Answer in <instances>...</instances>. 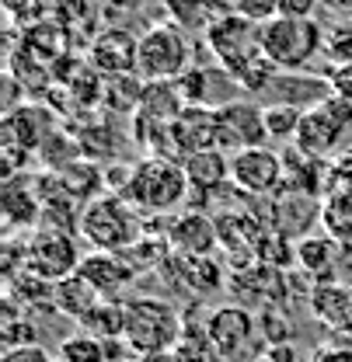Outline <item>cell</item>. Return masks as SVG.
I'll return each mask as SVG.
<instances>
[{
    "instance_id": "6da1fadb",
    "label": "cell",
    "mask_w": 352,
    "mask_h": 362,
    "mask_svg": "<svg viewBox=\"0 0 352 362\" xmlns=\"http://www.w3.org/2000/svg\"><path fill=\"white\" fill-rule=\"evenodd\" d=\"M188 188L192 185H188V175L178 157H147V160L132 164V175L119 195H126V202L140 213L164 216V213H175L185 202Z\"/></svg>"
},
{
    "instance_id": "7a4b0ae2",
    "label": "cell",
    "mask_w": 352,
    "mask_h": 362,
    "mask_svg": "<svg viewBox=\"0 0 352 362\" xmlns=\"http://www.w3.org/2000/svg\"><path fill=\"white\" fill-rule=\"evenodd\" d=\"M81 237L94 251H112V255H130L132 247L143 240V223L140 209H132L126 195L105 192L91 199L81 209Z\"/></svg>"
},
{
    "instance_id": "3957f363",
    "label": "cell",
    "mask_w": 352,
    "mask_h": 362,
    "mask_svg": "<svg viewBox=\"0 0 352 362\" xmlns=\"http://www.w3.org/2000/svg\"><path fill=\"white\" fill-rule=\"evenodd\" d=\"M259 45L276 70H304L317 52H324V28L314 18H268L262 21Z\"/></svg>"
},
{
    "instance_id": "277c9868",
    "label": "cell",
    "mask_w": 352,
    "mask_h": 362,
    "mask_svg": "<svg viewBox=\"0 0 352 362\" xmlns=\"http://www.w3.org/2000/svg\"><path fill=\"white\" fill-rule=\"evenodd\" d=\"M181 317L171 303L140 296L126 303V345L140 356H164L171 352L181 338Z\"/></svg>"
},
{
    "instance_id": "5b68a950",
    "label": "cell",
    "mask_w": 352,
    "mask_h": 362,
    "mask_svg": "<svg viewBox=\"0 0 352 362\" xmlns=\"http://www.w3.org/2000/svg\"><path fill=\"white\" fill-rule=\"evenodd\" d=\"M185 70H188V39L178 25L164 21V25H154L147 35H140L136 77L143 84L178 81Z\"/></svg>"
},
{
    "instance_id": "8992f818",
    "label": "cell",
    "mask_w": 352,
    "mask_h": 362,
    "mask_svg": "<svg viewBox=\"0 0 352 362\" xmlns=\"http://www.w3.org/2000/svg\"><path fill=\"white\" fill-rule=\"evenodd\" d=\"M352 133V101L331 94L324 105L304 112V122H300V133L293 139V146H300L310 157H331L342 139H349Z\"/></svg>"
},
{
    "instance_id": "52a82bcc",
    "label": "cell",
    "mask_w": 352,
    "mask_h": 362,
    "mask_svg": "<svg viewBox=\"0 0 352 362\" xmlns=\"http://www.w3.org/2000/svg\"><path fill=\"white\" fill-rule=\"evenodd\" d=\"M259 32H262L259 21H251L241 11H230V14H217V21L206 28V42L213 49V56L220 59L223 70L234 74V70H241L248 59H255L262 52Z\"/></svg>"
},
{
    "instance_id": "ba28073f",
    "label": "cell",
    "mask_w": 352,
    "mask_h": 362,
    "mask_svg": "<svg viewBox=\"0 0 352 362\" xmlns=\"http://www.w3.org/2000/svg\"><path fill=\"white\" fill-rule=\"evenodd\" d=\"M81 262H84V255L77 251V240L67 230H45V226H39L32 233V240L25 244V269L42 275L45 282H52V286L59 279L74 275L81 269Z\"/></svg>"
},
{
    "instance_id": "9c48e42d",
    "label": "cell",
    "mask_w": 352,
    "mask_h": 362,
    "mask_svg": "<svg viewBox=\"0 0 352 362\" xmlns=\"http://www.w3.org/2000/svg\"><path fill=\"white\" fill-rule=\"evenodd\" d=\"M283 178H286L283 153H276L268 146H251V150H241L230 157V181L251 199L283 195Z\"/></svg>"
},
{
    "instance_id": "30bf717a",
    "label": "cell",
    "mask_w": 352,
    "mask_h": 362,
    "mask_svg": "<svg viewBox=\"0 0 352 362\" xmlns=\"http://www.w3.org/2000/svg\"><path fill=\"white\" fill-rule=\"evenodd\" d=\"M220 119V150H251V146H265L268 129H265V108L255 101H230L217 108Z\"/></svg>"
},
{
    "instance_id": "8fae6325",
    "label": "cell",
    "mask_w": 352,
    "mask_h": 362,
    "mask_svg": "<svg viewBox=\"0 0 352 362\" xmlns=\"http://www.w3.org/2000/svg\"><path fill=\"white\" fill-rule=\"evenodd\" d=\"M175 84L185 105H203V108H223L230 101H241V90H244L234 81V74L223 66H188Z\"/></svg>"
},
{
    "instance_id": "7c38bea8",
    "label": "cell",
    "mask_w": 352,
    "mask_h": 362,
    "mask_svg": "<svg viewBox=\"0 0 352 362\" xmlns=\"http://www.w3.org/2000/svg\"><path fill=\"white\" fill-rule=\"evenodd\" d=\"M255 327H259V320L248 314L241 303L217 307L213 314L206 317V338H210V345H213V352L220 359H237L251 345Z\"/></svg>"
},
{
    "instance_id": "4fadbf2b",
    "label": "cell",
    "mask_w": 352,
    "mask_h": 362,
    "mask_svg": "<svg viewBox=\"0 0 352 362\" xmlns=\"http://www.w3.org/2000/svg\"><path fill=\"white\" fill-rule=\"evenodd\" d=\"M217 233H220V247L227 255L241 258L244 265H255L268 226L251 209H223L217 216Z\"/></svg>"
},
{
    "instance_id": "5bb4252c",
    "label": "cell",
    "mask_w": 352,
    "mask_h": 362,
    "mask_svg": "<svg viewBox=\"0 0 352 362\" xmlns=\"http://www.w3.org/2000/svg\"><path fill=\"white\" fill-rule=\"evenodd\" d=\"M268 101L265 105H290V108H300L310 112L317 105H324L335 90L328 84L324 74H304V70H279L272 77V84L265 88Z\"/></svg>"
},
{
    "instance_id": "9a60e30c",
    "label": "cell",
    "mask_w": 352,
    "mask_h": 362,
    "mask_svg": "<svg viewBox=\"0 0 352 362\" xmlns=\"http://www.w3.org/2000/svg\"><path fill=\"white\" fill-rule=\"evenodd\" d=\"M220 146V119L217 108H203V105H185L181 115L171 122V150L181 157H192L199 150H213Z\"/></svg>"
},
{
    "instance_id": "2e32d148",
    "label": "cell",
    "mask_w": 352,
    "mask_h": 362,
    "mask_svg": "<svg viewBox=\"0 0 352 362\" xmlns=\"http://www.w3.org/2000/svg\"><path fill=\"white\" fill-rule=\"evenodd\" d=\"M136 52L140 39H132L123 28H101V35L88 45V63L101 77H130L136 74Z\"/></svg>"
},
{
    "instance_id": "e0dca14e",
    "label": "cell",
    "mask_w": 352,
    "mask_h": 362,
    "mask_svg": "<svg viewBox=\"0 0 352 362\" xmlns=\"http://www.w3.org/2000/svg\"><path fill=\"white\" fill-rule=\"evenodd\" d=\"M164 240L171 244L175 255H213L220 247V233L217 220L199 213V209H185L175 220H168Z\"/></svg>"
},
{
    "instance_id": "ac0fdd59",
    "label": "cell",
    "mask_w": 352,
    "mask_h": 362,
    "mask_svg": "<svg viewBox=\"0 0 352 362\" xmlns=\"http://www.w3.org/2000/svg\"><path fill=\"white\" fill-rule=\"evenodd\" d=\"M81 275L101 293V300H119L123 289L136 279V265L126 262V255H112V251H91L81 262Z\"/></svg>"
},
{
    "instance_id": "d6986e66",
    "label": "cell",
    "mask_w": 352,
    "mask_h": 362,
    "mask_svg": "<svg viewBox=\"0 0 352 362\" xmlns=\"http://www.w3.org/2000/svg\"><path fill=\"white\" fill-rule=\"evenodd\" d=\"M310 314L331 331L352 334V286L346 282H314L310 289Z\"/></svg>"
},
{
    "instance_id": "ffe728a7",
    "label": "cell",
    "mask_w": 352,
    "mask_h": 362,
    "mask_svg": "<svg viewBox=\"0 0 352 362\" xmlns=\"http://www.w3.org/2000/svg\"><path fill=\"white\" fill-rule=\"evenodd\" d=\"M171 272L178 275V282H185L188 289H195L199 296H210L223 289L227 275H223V265L213 258V255H175L171 251Z\"/></svg>"
},
{
    "instance_id": "44dd1931",
    "label": "cell",
    "mask_w": 352,
    "mask_h": 362,
    "mask_svg": "<svg viewBox=\"0 0 352 362\" xmlns=\"http://www.w3.org/2000/svg\"><path fill=\"white\" fill-rule=\"evenodd\" d=\"M283 168H286V178H283V192H300V195H321L324 188V175H328V164L321 157H310L300 146H290L283 150Z\"/></svg>"
},
{
    "instance_id": "7402d4cb",
    "label": "cell",
    "mask_w": 352,
    "mask_h": 362,
    "mask_svg": "<svg viewBox=\"0 0 352 362\" xmlns=\"http://www.w3.org/2000/svg\"><path fill=\"white\" fill-rule=\"evenodd\" d=\"M293 247H297V265L307 272V279H314V282H331L339 251H342V244L331 233H314V237L307 233Z\"/></svg>"
},
{
    "instance_id": "603a6c76",
    "label": "cell",
    "mask_w": 352,
    "mask_h": 362,
    "mask_svg": "<svg viewBox=\"0 0 352 362\" xmlns=\"http://www.w3.org/2000/svg\"><path fill=\"white\" fill-rule=\"evenodd\" d=\"M181 168L188 175V185L199 195H213L217 188H223V181H230V160L223 157L220 146L213 150H199L192 157H181Z\"/></svg>"
},
{
    "instance_id": "cb8c5ba5",
    "label": "cell",
    "mask_w": 352,
    "mask_h": 362,
    "mask_svg": "<svg viewBox=\"0 0 352 362\" xmlns=\"http://www.w3.org/2000/svg\"><path fill=\"white\" fill-rule=\"evenodd\" d=\"M0 209L7 226H35L42 220V195L28 185V178H11L0 195Z\"/></svg>"
},
{
    "instance_id": "d4e9b609",
    "label": "cell",
    "mask_w": 352,
    "mask_h": 362,
    "mask_svg": "<svg viewBox=\"0 0 352 362\" xmlns=\"http://www.w3.org/2000/svg\"><path fill=\"white\" fill-rule=\"evenodd\" d=\"M4 146L7 150H21V153H32V150H39L45 139V115L42 108H18V112H7V119H4Z\"/></svg>"
},
{
    "instance_id": "484cf974",
    "label": "cell",
    "mask_w": 352,
    "mask_h": 362,
    "mask_svg": "<svg viewBox=\"0 0 352 362\" xmlns=\"http://www.w3.org/2000/svg\"><path fill=\"white\" fill-rule=\"evenodd\" d=\"M52 303H56L59 314L74 317V320H84L101 303V293L91 286L81 272H74V275H67V279H59L52 286Z\"/></svg>"
},
{
    "instance_id": "4316f807",
    "label": "cell",
    "mask_w": 352,
    "mask_h": 362,
    "mask_svg": "<svg viewBox=\"0 0 352 362\" xmlns=\"http://www.w3.org/2000/svg\"><path fill=\"white\" fill-rule=\"evenodd\" d=\"M81 331L98 341H115L126 338V303L123 300H101L84 320H77Z\"/></svg>"
},
{
    "instance_id": "83f0119b",
    "label": "cell",
    "mask_w": 352,
    "mask_h": 362,
    "mask_svg": "<svg viewBox=\"0 0 352 362\" xmlns=\"http://www.w3.org/2000/svg\"><path fill=\"white\" fill-rule=\"evenodd\" d=\"M59 192L67 195V199H98V188H101V171L94 168V164H70V168H63L59 171Z\"/></svg>"
},
{
    "instance_id": "f1b7e54d",
    "label": "cell",
    "mask_w": 352,
    "mask_h": 362,
    "mask_svg": "<svg viewBox=\"0 0 352 362\" xmlns=\"http://www.w3.org/2000/svg\"><path fill=\"white\" fill-rule=\"evenodd\" d=\"M56 359L59 362H108V345L91 338L84 331H77L74 338H67L59 349H56Z\"/></svg>"
},
{
    "instance_id": "f546056e",
    "label": "cell",
    "mask_w": 352,
    "mask_h": 362,
    "mask_svg": "<svg viewBox=\"0 0 352 362\" xmlns=\"http://www.w3.org/2000/svg\"><path fill=\"white\" fill-rule=\"evenodd\" d=\"M265 108V129H268V139H297L300 133V122H304V112L300 108H290V105H262Z\"/></svg>"
},
{
    "instance_id": "4dcf8cb0",
    "label": "cell",
    "mask_w": 352,
    "mask_h": 362,
    "mask_svg": "<svg viewBox=\"0 0 352 362\" xmlns=\"http://www.w3.org/2000/svg\"><path fill=\"white\" fill-rule=\"evenodd\" d=\"M210 352H213V345H210L206 334L195 338L192 331H181L178 345L168 352V356H171V362H210Z\"/></svg>"
},
{
    "instance_id": "1f68e13d",
    "label": "cell",
    "mask_w": 352,
    "mask_h": 362,
    "mask_svg": "<svg viewBox=\"0 0 352 362\" xmlns=\"http://www.w3.org/2000/svg\"><path fill=\"white\" fill-rule=\"evenodd\" d=\"M324 56L331 63H352V21L335 32H324Z\"/></svg>"
},
{
    "instance_id": "d6a6232c",
    "label": "cell",
    "mask_w": 352,
    "mask_h": 362,
    "mask_svg": "<svg viewBox=\"0 0 352 362\" xmlns=\"http://www.w3.org/2000/svg\"><path fill=\"white\" fill-rule=\"evenodd\" d=\"M324 77H328V84H331V90H335L339 98L352 101V63H331V66L324 70Z\"/></svg>"
},
{
    "instance_id": "836d02e7",
    "label": "cell",
    "mask_w": 352,
    "mask_h": 362,
    "mask_svg": "<svg viewBox=\"0 0 352 362\" xmlns=\"http://www.w3.org/2000/svg\"><path fill=\"white\" fill-rule=\"evenodd\" d=\"M4 341H7V349L39 345V341H35V327H32L28 320H11V324H4Z\"/></svg>"
},
{
    "instance_id": "e575fe53",
    "label": "cell",
    "mask_w": 352,
    "mask_h": 362,
    "mask_svg": "<svg viewBox=\"0 0 352 362\" xmlns=\"http://www.w3.org/2000/svg\"><path fill=\"white\" fill-rule=\"evenodd\" d=\"M0 362H56L42 345H18V349H7Z\"/></svg>"
},
{
    "instance_id": "d590c367",
    "label": "cell",
    "mask_w": 352,
    "mask_h": 362,
    "mask_svg": "<svg viewBox=\"0 0 352 362\" xmlns=\"http://www.w3.org/2000/svg\"><path fill=\"white\" fill-rule=\"evenodd\" d=\"M317 4L321 0H276V14L279 18H310Z\"/></svg>"
},
{
    "instance_id": "8d00e7d4",
    "label": "cell",
    "mask_w": 352,
    "mask_h": 362,
    "mask_svg": "<svg viewBox=\"0 0 352 362\" xmlns=\"http://www.w3.org/2000/svg\"><path fill=\"white\" fill-rule=\"evenodd\" d=\"M314 362H352V349H346V345H324L314 356Z\"/></svg>"
},
{
    "instance_id": "74e56055",
    "label": "cell",
    "mask_w": 352,
    "mask_h": 362,
    "mask_svg": "<svg viewBox=\"0 0 352 362\" xmlns=\"http://www.w3.org/2000/svg\"><path fill=\"white\" fill-rule=\"evenodd\" d=\"M321 7H328V11L339 14L342 21H352V0H321Z\"/></svg>"
},
{
    "instance_id": "f35d334b",
    "label": "cell",
    "mask_w": 352,
    "mask_h": 362,
    "mask_svg": "<svg viewBox=\"0 0 352 362\" xmlns=\"http://www.w3.org/2000/svg\"><path fill=\"white\" fill-rule=\"evenodd\" d=\"M268 359L272 362H297V349H293V345H272V349H268Z\"/></svg>"
},
{
    "instance_id": "ab89813d",
    "label": "cell",
    "mask_w": 352,
    "mask_h": 362,
    "mask_svg": "<svg viewBox=\"0 0 352 362\" xmlns=\"http://www.w3.org/2000/svg\"><path fill=\"white\" fill-rule=\"evenodd\" d=\"M143 0H101V7H112V11H136Z\"/></svg>"
},
{
    "instance_id": "60d3db41",
    "label": "cell",
    "mask_w": 352,
    "mask_h": 362,
    "mask_svg": "<svg viewBox=\"0 0 352 362\" xmlns=\"http://www.w3.org/2000/svg\"><path fill=\"white\" fill-rule=\"evenodd\" d=\"M255 362H272V359H268V356H262V359H255Z\"/></svg>"
}]
</instances>
